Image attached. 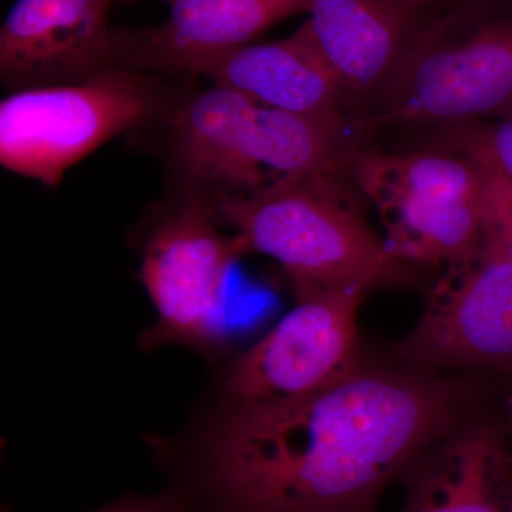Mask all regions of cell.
I'll return each instance as SVG.
<instances>
[{
    "mask_svg": "<svg viewBox=\"0 0 512 512\" xmlns=\"http://www.w3.org/2000/svg\"><path fill=\"white\" fill-rule=\"evenodd\" d=\"M470 386L447 373L362 363L289 402H204L147 439L184 512H376L423 451L466 421Z\"/></svg>",
    "mask_w": 512,
    "mask_h": 512,
    "instance_id": "6da1fadb",
    "label": "cell"
},
{
    "mask_svg": "<svg viewBox=\"0 0 512 512\" xmlns=\"http://www.w3.org/2000/svg\"><path fill=\"white\" fill-rule=\"evenodd\" d=\"M168 124L171 164L185 197L214 207L293 175L348 170L345 128L262 106L211 86L173 101Z\"/></svg>",
    "mask_w": 512,
    "mask_h": 512,
    "instance_id": "7a4b0ae2",
    "label": "cell"
},
{
    "mask_svg": "<svg viewBox=\"0 0 512 512\" xmlns=\"http://www.w3.org/2000/svg\"><path fill=\"white\" fill-rule=\"evenodd\" d=\"M248 254L284 269L295 301L336 289L367 293L399 284L407 266L389 251L339 183L338 175L279 178L264 190L211 207Z\"/></svg>",
    "mask_w": 512,
    "mask_h": 512,
    "instance_id": "3957f363",
    "label": "cell"
},
{
    "mask_svg": "<svg viewBox=\"0 0 512 512\" xmlns=\"http://www.w3.org/2000/svg\"><path fill=\"white\" fill-rule=\"evenodd\" d=\"M157 74L114 66L83 82L10 92L0 103V163L46 187L173 104Z\"/></svg>",
    "mask_w": 512,
    "mask_h": 512,
    "instance_id": "277c9868",
    "label": "cell"
},
{
    "mask_svg": "<svg viewBox=\"0 0 512 512\" xmlns=\"http://www.w3.org/2000/svg\"><path fill=\"white\" fill-rule=\"evenodd\" d=\"M348 168L404 264L447 268L483 247L485 171L463 151H353Z\"/></svg>",
    "mask_w": 512,
    "mask_h": 512,
    "instance_id": "5b68a950",
    "label": "cell"
},
{
    "mask_svg": "<svg viewBox=\"0 0 512 512\" xmlns=\"http://www.w3.org/2000/svg\"><path fill=\"white\" fill-rule=\"evenodd\" d=\"M140 282L156 320L140 333L146 352L180 346L218 356L224 345L229 274L247 255L210 205L181 195L140 238Z\"/></svg>",
    "mask_w": 512,
    "mask_h": 512,
    "instance_id": "8992f818",
    "label": "cell"
},
{
    "mask_svg": "<svg viewBox=\"0 0 512 512\" xmlns=\"http://www.w3.org/2000/svg\"><path fill=\"white\" fill-rule=\"evenodd\" d=\"M366 295L336 289L298 299L264 338L222 365L204 402H289L339 383L363 363L357 316Z\"/></svg>",
    "mask_w": 512,
    "mask_h": 512,
    "instance_id": "52a82bcc",
    "label": "cell"
},
{
    "mask_svg": "<svg viewBox=\"0 0 512 512\" xmlns=\"http://www.w3.org/2000/svg\"><path fill=\"white\" fill-rule=\"evenodd\" d=\"M382 123L466 126L512 111V19L410 43L377 94Z\"/></svg>",
    "mask_w": 512,
    "mask_h": 512,
    "instance_id": "ba28073f",
    "label": "cell"
},
{
    "mask_svg": "<svg viewBox=\"0 0 512 512\" xmlns=\"http://www.w3.org/2000/svg\"><path fill=\"white\" fill-rule=\"evenodd\" d=\"M400 365L448 373L512 370V262L483 244L447 266L412 330L394 345Z\"/></svg>",
    "mask_w": 512,
    "mask_h": 512,
    "instance_id": "9c48e42d",
    "label": "cell"
},
{
    "mask_svg": "<svg viewBox=\"0 0 512 512\" xmlns=\"http://www.w3.org/2000/svg\"><path fill=\"white\" fill-rule=\"evenodd\" d=\"M113 0H16L0 29V79L12 92L83 82L116 66Z\"/></svg>",
    "mask_w": 512,
    "mask_h": 512,
    "instance_id": "30bf717a",
    "label": "cell"
},
{
    "mask_svg": "<svg viewBox=\"0 0 512 512\" xmlns=\"http://www.w3.org/2000/svg\"><path fill=\"white\" fill-rule=\"evenodd\" d=\"M173 74L200 76L271 109L346 127V101L308 26L285 39L192 57Z\"/></svg>",
    "mask_w": 512,
    "mask_h": 512,
    "instance_id": "8fae6325",
    "label": "cell"
},
{
    "mask_svg": "<svg viewBox=\"0 0 512 512\" xmlns=\"http://www.w3.org/2000/svg\"><path fill=\"white\" fill-rule=\"evenodd\" d=\"M312 0H171V13L147 29L113 28L116 66L157 76L192 57L255 42L276 23L308 13Z\"/></svg>",
    "mask_w": 512,
    "mask_h": 512,
    "instance_id": "7c38bea8",
    "label": "cell"
},
{
    "mask_svg": "<svg viewBox=\"0 0 512 512\" xmlns=\"http://www.w3.org/2000/svg\"><path fill=\"white\" fill-rule=\"evenodd\" d=\"M397 512H512V461L487 423H467L427 448L402 476Z\"/></svg>",
    "mask_w": 512,
    "mask_h": 512,
    "instance_id": "4fadbf2b",
    "label": "cell"
},
{
    "mask_svg": "<svg viewBox=\"0 0 512 512\" xmlns=\"http://www.w3.org/2000/svg\"><path fill=\"white\" fill-rule=\"evenodd\" d=\"M409 9L400 0H312L305 25L346 104L379 94L409 47Z\"/></svg>",
    "mask_w": 512,
    "mask_h": 512,
    "instance_id": "5bb4252c",
    "label": "cell"
},
{
    "mask_svg": "<svg viewBox=\"0 0 512 512\" xmlns=\"http://www.w3.org/2000/svg\"><path fill=\"white\" fill-rule=\"evenodd\" d=\"M456 150L512 184V111L490 126L461 130Z\"/></svg>",
    "mask_w": 512,
    "mask_h": 512,
    "instance_id": "9a60e30c",
    "label": "cell"
},
{
    "mask_svg": "<svg viewBox=\"0 0 512 512\" xmlns=\"http://www.w3.org/2000/svg\"><path fill=\"white\" fill-rule=\"evenodd\" d=\"M483 232V244L497 248L512 262V184L488 171H485Z\"/></svg>",
    "mask_w": 512,
    "mask_h": 512,
    "instance_id": "2e32d148",
    "label": "cell"
},
{
    "mask_svg": "<svg viewBox=\"0 0 512 512\" xmlns=\"http://www.w3.org/2000/svg\"><path fill=\"white\" fill-rule=\"evenodd\" d=\"M2 512L15 511L3 507ZM90 512H184V507L177 494L163 488L158 493L150 495L128 493Z\"/></svg>",
    "mask_w": 512,
    "mask_h": 512,
    "instance_id": "e0dca14e",
    "label": "cell"
},
{
    "mask_svg": "<svg viewBox=\"0 0 512 512\" xmlns=\"http://www.w3.org/2000/svg\"><path fill=\"white\" fill-rule=\"evenodd\" d=\"M400 2L404 3L407 8H416V6L424 5V3H429L430 0H400Z\"/></svg>",
    "mask_w": 512,
    "mask_h": 512,
    "instance_id": "ac0fdd59",
    "label": "cell"
},
{
    "mask_svg": "<svg viewBox=\"0 0 512 512\" xmlns=\"http://www.w3.org/2000/svg\"><path fill=\"white\" fill-rule=\"evenodd\" d=\"M508 423H510V436H511V448H510V456L512 461V396L510 400H508Z\"/></svg>",
    "mask_w": 512,
    "mask_h": 512,
    "instance_id": "d6986e66",
    "label": "cell"
},
{
    "mask_svg": "<svg viewBox=\"0 0 512 512\" xmlns=\"http://www.w3.org/2000/svg\"><path fill=\"white\" fill-rule=\"evenodd\" d=\"M167 2H168V3H170V2H171V0H167Z\"/></svg>",
    "mask_w": 512,
    "mask_h": 512,
    "instance_id": "ffe728a7",
    "label": "cell"
}]
</instances>
